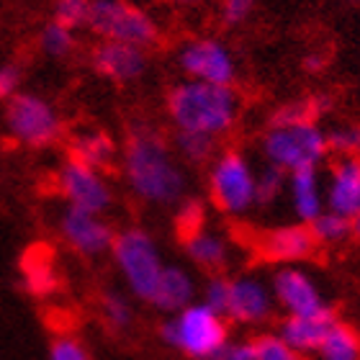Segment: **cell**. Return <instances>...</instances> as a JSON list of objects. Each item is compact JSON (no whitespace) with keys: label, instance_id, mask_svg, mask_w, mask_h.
<instances>
[{"label":"cell","instance_id":"8d00e7d4","mask_svg":"<svg viewBox=\"0 0 360 360\" xmlns=\"http://www.w3.org/2000/svg\"><path fill=\"white\" fill-rule=\"evenodd\" d=\"M21 68L18 65H3L0 68V101H11L15 93H21Z\"/></svg>","mask_w":360,"mask_h":360},{"label":"cell","instance_id":"d590c367","mask_svg":"<svg viewBox=\"0 0 360 360\" xmlns=\"http://www.w3.org/2000/svg\"><path fill=\"white\" fill-rule=\"evenodd\" d=\"M211 360H257L252 340H229Z\"/></svg>","mask_w":360,"mask_h":360},{"label":"cell","instance_id":"e0dca14e","mask_svg":"<svg viewBox=\"0 0 360 360\" xmlns=\"http://www.w3.org/2000/svg\"><path fill=\"white\" fill-rule=\"evenodd\" d=\"M288 201H291L293 217L299 224H311L319 214L327 211V198H324V180L319 167H301L288 173Z\"/></svg>","mask_w":360,"mask_h":360},{"label":"cell","instance_id":"f546056e","mask_svg":"<svg viewBox=\"0 0 360 360\" xmlns=\"http://www.w3.org/2000/svg\"><path fill=\"white\" fill-rule=\"evenodd\" d=\"M255 358L257 360H307V355L296 353L278 332H265L255 340Z\"/></svg>","mask_w":360,"mask_h":360},{"label":"cell","instance_id":"d6986e66","mask_svg":"<svg viewBox=\"0 0 360 360\" xmlns=\"http://www.w3.org/2000/svg\"><path fill=\"white\" fill-rule=\"evenodd\" d=\"M338 322V316L332 309L322 311V314H309V316H285L278 335L288 342V345L301 355L316 353L322 340L327 338V332L332 330V324Z\"/></svg>","mask_w":360,"mask_h":360},{"label":"cell","instance_id":"8fae6325","mask_svg":"<svg viewBox=\"0 0 360 360\" xmlns=\"http://www.w3.org/2000/svg\"><path fill=\"white\" fill-rule=\"evenodd\" d=\"M270 291H273L276 307L283 309L285 316L322 314L330 309L322 288L299 265H281L270 278Z\"/></svg>","mask_w":360,"mask_h":360},{"label":"cell","instance_id":"d6a6232c","mask_svg":"<svg viewBox=\"0 0 360 360\" xmlns=\"http://www.w3.org/2000/svg\"><path fill=\"white\" fill-rule=\"evenodd\" d=\"M314 119L316 113L311 98H307V101H288V103H283L281 108L273 111L270 127H288V124H301V121H314Z\"/></svg>","mask_w":360,"mask_h":360},{"label":"cell","instance_id":"74e56055","mask_svg":"<svg viewBox=\"0 0 360 360\" xmlns=\"http://www.w3.org/2000/svg\"><path fill=\"white\" fill-rule=\"evenodd\" d=\"M26 285H29L34 293H46L54 285L52 270L49 265H31L26 270Z\"/></svg>","mask_w":360,"mask_h":360},{"label":"cell","instance_id":"277c9868","mask_svg":"<svg viewBox=\"0 0 360 360\" xmlns=\"http://www.w3.org/2000/svg\"><path fill=\"white\" fill-rule=\"evenodd\" d=\"M111 257L127 283V291L134 299L150 304L167 265L162 260L158 240L142 226H127V229L116 232Z\"/></svg>","mask_w":360,"mask_h":360},{"label":"cell","instance_id":"1f68e13d","mask_svg":"<svg viewBox=\"0 0 360 360\" xmlns=\"http://www.w3.org/2000/svg\"><path fill=\"white\" fill-rule=\"evenodd\" d=\"M93 0H57L54 3V21L65 23L68 29L77 31L88 26Z\"/></svg>","mask_w":360,"mask_h":360},{"label":"cell","instance_id":"6da1fadb","mask_svg":"<svg viewBox=\"0 0 360 360\" xmlns=\"http://www.w3.org/2000/svg\"><path fill=\"white\" fill-rule=\"evenodd\" d=\"M121 173L129 191L150 206H178L186 198L188 175L178 155L155 129H136L121 158Z\"/></svg>","mask_w":360,"mask_h":360},{"label":"cell","instance_id":"ac0fdd59","mask_svg":"<svg viewBox=\"0 0 360 360\" xmlns=\"http://www.w3.org/2000/svg\"><path fill=\"white\" fill-rule=\"evenodd\" d=\"M195 293H198V285H195L193 273L188 268H183V265L170 263L162 270V278H160L158 288H155L150 307H155L162 314L173 316L193 304Z\"/></svg>","mask_w":360,"mask_h":360},{"label":"cell","instance_id":"7bdbcfd3","mask_svg":"<svg viewBox=\"0 0 360 360\" xmlns=\"http://www.w3.org/2000/svg\"><path fill=\"white\" fill-rule=\"evenodd\" d=\"M134 3H136V0H134Z\"/></svg>","mask_w":360,"mask_h":360},{"label":"cell","instance_id":"9c48e42d","mask_svg":"<svg viewBox=\"0 0 360 360\" xmlns=\"http://www.w3.org/2000/svg\"><path fill=\"white\" fill-rule=\"evenodd\" d=\"M57 191L72 209H83L90 214L111 211L113 206V186L103 175L101 167L85 165L80 160H65L57 170Z\"/></svg>","mask_w":360,"mask_h":360},{"label":"cell","instance_id":"5b68a950","mask_svg":"<svg viewBox=\"0 0 360 360\" xmlns=\"http://www.w3.org/2000/svg\"><path fill=\"white\" fill-rule=\"evenodd\" d=\"M209 198L224 217L240 219L257 206V170L240 150L219 152L209 165Z\"/></svg>","mask_w":360,"mask_h":360},{"label":"cell","instance_id":"44dd1931","mask_svg":"<svg viewBox=\"0 0 360 360\" xmlns=\"http://www.w3.org/2000/svg\"><path fill=\"white\" fill-rule=\"evenodd\" d=\"M72 158L103 170L116 158V142L101 129H83L72 136Z\"/></svg>","mask_w":360,"mask_h":360},{"label":"cell","instance_id":"7402d4cb","mask_svg":"<svg viewBox=\"0 0 360 360\" xmlns=\"http://www.w3.org/2000/svg\"><path fill=\"white\" fill-rule=\"evenodd\" d=\"M319 360H360V335L345 322H335L316 350Z\"/></svg>","mask_w":360,"mask_h":360},{"label":"cell","instance_id":"7a4b0ae2","mask_svg":"<svg viewBox=\"0 0 360 360\" xmlns=\"http://www.w3.org/2000/svg\"><path fill=\"white\" fill-rule=\"evenodd\" d=\"M240 96L229 85L180 80L167 93V113L178 131L219 136L229 134L240 119Z\"/></svg>","mask_w":360,"mask_h":360},{"label":"cell","instance_id":"ba28073f","mask_svg":"<svg viewBox=\"0 0 360 360\" xmlns=\"http://www.w3.org/2000/svg\"><path fill=\"white\" fill-rule=\"evenodd\" d=\"M6 131L29 150H44L60 142L65 119L52 101L39 93H15L6 103Z\"/></svg>","mask_w":360,"mask_h":360},{"label":"cell","instance_id":"f1b7e54d","mask_svg":"<svg viewBox=\"0 0 360 360\" xmlns=\"http://www.w3.org/2000/svg\"><path fill=\"white\" fill-rule=\"evenodd\" d=\"M229 293H232V278H226L224 273H211L206 278V283L201 288V304H206L209 309H214L217 314L226 316L229 309Z\"/></svg>","mask_w":360,"mask_h":360},{"label":"cell","instance_id":"e575fe53","mask_svg":"<svg viewBox=\"0 0 360 360\" xmlns=\"http://www.w3.org/2000/svg\"><path fill=\"white\" fill-rule=\"evenodd\" d=\"M257 0H221V21L226 26H240L252 15Z\"/></svg>","mask_w":360,"mask_h":360},{"label":"cell","instance_id":"5bb4252c","mask_svg":"<svg viewBox=\"0 0 360 360\" xmlns=\"http://www.w3.org/2000/svg\"><path fill=\"white\" fill-rule=\"evenodd\" d=\"M147 49L121 41H101L90 52V65L98 75H103L111 83H136L147 72Z\"/></svg>","mask_w":360,"mask_h":360},{"label":"cell","instance_id":"836d02e7","mask_svg":"<svg viewBox=\"0 0 360 360\" xmlns=\"http://www.w3.org/2000/svg\"><path fill=\"white\" fill-rule=\"evenodd\" d=\"M46 360H93L88 345L75 335H57L49 342Z\"/></svg>","mask_w":360,"mask_h":360},{"label":"cell","instance_id":"3957f363","mask_svg":"<svg viewBox=\"0 0 360 360\" xmlns=\"http://www.w3.org/2000/svg\"><path fill=\"white\" fill-rule=\"evenodd\" d=\"M160 340L191 360H211L229 342V319L193 301L160 324Z\"/></svg>","mask_w":360,"mask_h":360},{"label":"cell","instance_id":"ab89813d","mask_svg":"<svg viewBox=\"0 0 360 360\" xmlns=\"http://www.w3.org/2000/svg\"><path fill=\"white\" fill-rule=\"evenodd\" d=\"M170 3L180 8H193V6H198V3H203V0H170Z\"/></svg>","mask_w":360,"mask_h":360},{"label":"cell","instance_id":"52a82bcc","mask_svg":"<svg viewBox=\"0 0 360 360\" xmlns=\"http://www.w3.org/2000/svg\"><path fill=\"white\" fill-rule=\"evenodd\" d=\"M88 29L101 41H121L139 49H152L160 41V26L134 0H93Z\"/></svg>","mask_w":360,"mask_h":360},{"label":"cell","instance_id":"9a60e30c","mask_svg":"<svg viewBox=\"0 0 360 360\" xmlns=\"http://www.w3.org/2000/svg\"><path fill=\"white\" fill-rule=\"evenodd\" d=\"M316 240L309 224H285L276 226L260 237V255L270 263L296 265L314 255Z\"/></svg>","mask_w":360,"mask_h":360},{"label":"cell","instance_id":"ffe728a7","mask_svg":"<svg viewBox=\"0 0 360 360\" xmlns=\"http://www.w3.org/2000/svg\"><path fill=\"white\" fill-rule=\"evenodd\" d=\"M183 248H186L188 260L195 268L209 270V273H221L229 265V257H232L229 240L217 229H209V226H201L198 232L183 237Z\"/></svg>","mask_w":360,"mask_h":360},{"label":"cell","instance_id":"7c38bea8","mask_svg":"<svg viewBox=\"0 0 360 360\" xmlns=\"http://www.w3.org/2000/svg\"><path fill=\"white\" fill-rule=\"evenodd\" d=\"M57 229H60L62 242L75 255L88 257V260L111 252L113 240H116V232L105 221V217L90 214V211L83 209H72V206H65Z\"/></svg>","mask_w":360,"mask_h":360},{"label":"cell","instance_id":"603a6c76","mask_svg":"<svg viewBox=\"0 0 360 360\" xmlns=\"http://www.w3.org/2000/svg\"><path fill=\"white\" fill-rule=\"evenodd\" d=\"M175 155L188 165H206L217 158V139L193 131H175Z\"/></svg>","mask_w":360,"mask_h":360},{"label":"cell","instance_id":"d4e9b609","mask_svg":"<svg viewBox=\"0 0 360 360\" xmlns=\"http://www.w3.org/2000/svg\"><path fill=\"white\" fill-rule=\"evenodd\" d=\"M101 316L108 330L113 332H127L134 324V307L129 301L127 293L121 291H105L101 296Z\"/></svg>","mask_w":360,"mask_h":360},{"label":"cell","instance_id":"83f0119b","mask_svg":"<svg viewBox=\"0 0 360 360\" xmlns=\"http://www.w3.org/2000/svg\"><path fill=\"white\" fill-rule=\"evenodd\" d=\"M327 150L338 158H360V124H340L330 129Z\"/></svg>","mask_w":360,"mask_h":360},{"label":"cell","instance_id":"4fadbf2b","mask_svg":"<svg viewBox=\"0 0 360 360\" xmlns=\"http://www.w3.org/2000/svg\"><path fill=\"white\" fill-rule=\"evenodd\" d=\"M276 309V299L270 291V283H265L260 276L242 273L232 278V293H229V309L226 319L242 327H257L268 322Z\"/></svg>","mask_w":360,"mask_h":360},{"label":"cell","instance_id":"4316f807","mask_svg":"<svg viewBox=\"0 0 360 360\" xmlns=\"http://www.w3.org/2000/svg\"><path fill=\"white\" fill-rule=\"evenodd\" d=\"M288 188V173L265 162L257 170V206H273Z\"/></svg>","mask_w":360,"mask_h":360},{"label":"cell","instance_id":"2e32d148","mask_svg":"<svg viewBox=\"0 0 360 360\" xmlns=\"http://www.w3.org/2000/svg\"><path fill=\"white\" fill-rule=\"evenodd\" d=\"M327 209L355 219L360 211V158H338L324 180Z\"/></svg>","mask_w":360,"mask_h":360},{"label":"cell","instance_id":"b9f144b4","mask_svg":"<svg viewBox=\"0 0 360 360\" xmlns=\"http://www.w3.org/2000/svg\"><path fill=\"white\" fill-rule=\"evenodd\" d=\"M350 3H360V0H350Z\"/></svg>","mask_w":360,"mask_h":360},{"label":"cell","instance_id":"60d3db41","mask_svg":"<svg viewBox=\"0 0 360 360\" xmlns=\"http://www.w3.org/2000/svg\"><path fill=\"white\" fill-rule=\"evenodd\" d=\"M353 229H355V234H360V211H358V217L353 219Z\"/></svg>","mask_w":360,"mask_h":360},{"label":"cell","instance_id":"484cf974","mask_svg":"<svg viewBox=\"0 0 360 360\" xmlns=\"http://www.w3.org/2000/svg\"><path fill=\"white\" fill-rule=\"evenodd\" d=\"M39 46H41V52H44L46 57L65 60V57H70V54L75 52V46H77L75 31L52 18V21L41 29V34H39Z\"/></svg>","mask_w":360,"mask_h":360},{"label":"cell","instance_id":"4dcf8cb0","mask_svg":"<svg viewBox=\"0 0 360 360\" xmlns=\"http://www.w3.org/2000/svg\"><path fill=\"white\" fill-rule=\"evenodd\" d=\"M175 226H178L180 240L188 237V234L198 232L201 226H206V209H203L201 201L195 198H183L175 209Z\"/></svg>","mask_w":360,"mask_h":360},{"label":"cell","instance_id":"f35d334b","mask_svg":"<svg viewBox=\"0 0 360 360\" xmlns=\"http://www.w3.org/2000/svg\"><path fill=\"white\" fill-rule=\"evenodd\" d=\"M324 65H327V57L319 52L307 54V60H304V70H307V72H322Z\"/></svg>","mask_w":360,"mask_h":360},{"label":"cell","instance_id":"30bf717a","mask_svg":"<svg viewBox=\"0 0 360 360\" xmlns=\"http://www.w3.org/2000/svg\"><path fill=\"white\" fill-rule=\"evenodd\" d=\"M178 68L186 80H201L211 85H229L237 80V60L232 49L211 37L191 39L178 49Z\"/></svg>","mask_w":360,"mask_h":360},{"label":"cell","instance_id":"cb8c5ba5","mask_svg":"<svg viewBox=\"0 0 360 360\" xmlns=\"http://www.w3.org/2000/svg\"><path fill=\"white\" fill-rule=\"evenodd\" d=\"M311 234H314L316 245H340V242H345L347 237H353L355 229H353V219L347 217H340L335 211H324L319 217L309 224Z\"/></svg>","mask_w":360,"mask_h":360},{"label":"cell","instance_id":"8992f818","mask_svg":"<svg viewBox=\"0 0 360 360\" xmlns=\"http://www.w3.org/2000/svg\"><path fill=\"white\" fill-rule=\"evenodd\" d=\"M260 152L268 165L293 173L301 167H319L327 158V131L316 121H301L288 127H268L260 139Z\"/></svg>","mask_w":360,"mask_h":360}]
</instances>
